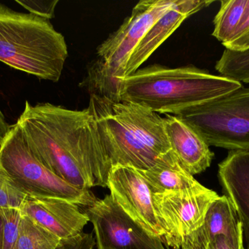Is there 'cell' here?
Instances as JSON below:
<instances>
[{
  "instance_id": "5bb4252c",
  "label": "cell",
  "mask_w": 249,
  "mask_h": 249,
  "mask_svg": "<svg viewBox=\"0 0 249 249\" xmlns=\"http://www.w3.org/2000/svg\"><path fill=\"white\" fill-rule=\"evenodd\" d=\"M163 121L171 150L181 167L193 176L204 172L214 157L210 146L177 115H165Z\"/></svg>"
},
{
  "instance_id": "6da1fadb",
  "label": "cell",
  "mask_w": 249,
  "mask_h": 249,
  "mask_svg": "<svg viewBox=\"0 0 249 249\" xmlns=\"http://www.w3.org/2000/svg\"><path fill=\"white\" fill-rule=\"evenodd\" d=\"M32 153L57 176L83 190L107 187L112 165L89 110L25 102L17 121Z\"/></svg>"
},
{
  "instance_id": "7c38bea8",
  "label": "cell",
  "mask_w": 249,
  "mask_h": 249,
  "mask_svg": "<svg viewBox=\"0 0 249 249\" xmlns=\"http://www.w3.org/2000/svg\"><path fill=\"white\" fill-rule=\"evenodd\" d=\"M213 2V1L205 0H174L173 5L149 28L135 48L124 69V77L137 71L140 66L179 27L187 18Z\"/></svg>"
},
{
  "instance_id": "7402d4cb",
  "label": "cell",
  "mask_w": 249,
  "mask_h": 249,
  "mask_svg": "<svg viewBox=\"0 0 249 249\" xmlns=\"http://www.w3.org/2000/svg\"><path fill=\"white\" fill-rule=\"evenodd\" d=\"M225 49L232 51H245L249 50V0L241 23L232 38L224 44Z\"/></svg>"
},
{
  "instance_id": "9a60e30c",
  "label": "cell",
  "mask_w": 249,
  "mask_h": 249,
  "mask_svg": "<svg viewBox=\"0 0 249 249\" xmlns=\"http://www.w3.org/2000/svg\"><path fill=\"white\" fill-rule=\"evenodd\" d=\"M219 235H224L236 245L244 247L241 222L231 202L224 195L212 205L201 228L187 237L182 247L205 245Z\"/></svg>"
},
{
  "instance_id": "30bf717a",
  "label": "cell",
  "mask_w": 249,
  "mask_h": 249,
  "mask_svg": "<svg viewBox=\"0 0 249 249\" xmlns=\"http://www.w3.org/2000/svg\"><path fill=\"white\" fill-rule=\"evenodd\" d=\"M107 187L113 200L132 219L165 244L166 234L157 216L153 193L139 171L132 167L112 166Z\"/></svg>"
},
{
  "instance_id": "603a6c76",
  "label": "cell",
  "mask_w": 249,
  "mask_h": 249,
  "mask_svg": "<svg viewBox=\"0 0 249 249\" xmlns=\"http://www.w3.org/2000/svg\"><path fill=\"white\" fill-rule=\"evenodd\" d=\"M18 4L24 7L29 13L49 19L54 17L58 0H16Z\"/></svg>"
},
{
  "instance_id": "52a82bcc",
  "label": "cell",
  "mask_w": 249,
  "mask_h": 249,
  "mask_svg": "<svg viewBox=\"0 0 249 249\" xmlns=\"http://www.w3.org/2000/svg\"><path fill=\"white\" fill-rule=\"evenodd\" d=\"M174 2V0H143L136 4L119 29L98 47L102 80L107 79L113 85L115 79L124 77V69L135 48Z\"/></svg>"
},
{
  "instance_id": "4fadbf2b",
  "label": "cell",
  "mask_w": 249,
  "mask_h": 249,
  "mask_svg": "<svg viewBox=\"0 0 249 249\" xmlns=\"http://www.w3.org/2000/svg\"><path fill=\"white\" fill-rule=\"evenodd\" d=\"M218 178L224 196L241 222L244 242L249 249V151L231 150L219 164Z\"/></svg>"
},
{
  "instance_id": "484cf974",
  "label": "cell",
  "mask_w": 249,
  "mask_h": 249,
  "mask_svg": "<svg viewBox=\"0 0 249 249\" xmlns=\"http://www.w3.org/2000/svg\"><path fill=\"white\" fill-rule=\"evenodd\" d=\"M58 249H87V248L79 241H72L63 243L62 245Z\"/></svg>"
},
{
  "instance_id": "7a4b0ae2",
  "label": "cell",
  "mask_w": 249,
  "mask_h": 249,
  "mask_svg": "<svg viewBox=\"0 0 249 249\" xmlns=\"http://www.w3.org/2000/svg\"><path fill=\"white\" fill-rule=\"evenodd\" d=\"M241 86L240 82L194 65L169 68L155 64L115 79L107 96L138 104L158 114L178 115Z\"/></svg>"
},
{
  "instance_id": "8fae6325",
  "label": "cell",
  "mask_w": 249,
  "mask_h": 249,
  "mask_svg": "<svg viewBox=\"0 0 249 249\" xmlns=\"http://www.w3.org/2000/svg\"><path fill=\"white\" fill-rule=\"evenodd\" d=\"M20 209L63 242L81 235L90 222L78 205L62 199L27 196Z\"/></svg>"
},
{
  "instance_id": "d4e9b609",
  "label": "cell",
  "mask_w": 249,
  "mask_h": 249,
  "mask_svg": "<svg viewBox=\"0 0 249 249\" xmlns=\"http://www.w3.org/2000/svg\"><path fill=\"white\" fill-rule=\"evenodd\" d=\"M10 127H11V125L7 123L5 116L0 109V145L2 143V142L4 141V139L8 134Z\"/></svg>"
},
{
  "instance_id": "ffe728a7",
  "label": "cell",
  "mask_w": 249,
  "mask_h": 249,
  "mask_svg": "<svg viewBox=\"0 0 249 249\" xmlns=\"http://www.w3.org/2000/svg\"><path fill=\"white\" fill-rule=\"evenodd\" d=\"M3 221L2 249H13L18 237L22 219V211L19 208H0Z\"/></svg>"
},
{
  "instance_id": "83f0119b",
  "label": "cell",
  "mask_w": 249,
  "mask_h": 249,
  "mask_svg": "<svg viewBox=\"0 0 249 249\" xmlns=\"http://www.w3.org/2000/svg\"><path fill=\"white\" fill-rule=\"evenodd\" d=\"M181 249H187L186 248H184V247H182V248H181Z\"/></svg>"
},
{
  "instance_id": "2e32d148",
  "label": "cell",
  "mask_w": 249,
  "mask_h": 249,
  "mask_svg": "<svg viewBox=\"0 0 249 249\" xmlns=\"http://www.w3.org/2000/svg\"><path fill=\"white\" fill-rule=\"evenodd\" d=\"M139 172L153 194L188 190L200 184L181 167L171 149L162 155L150 169Z\"/></svg>"
},
{
  "instance_id": "ba28073f",
  "label": "cell",
  "mask_w": 249,
  "mask_h": 249,
  "mask_svg": "<svg viewBox=\"0 0 249 249\" xmlns=\"http://www.w3.org/2000/svg\"><path fill=\"white\" fill-rule=\"evenodd\" d=\"M220 196L202 184L181 191L153 194L158 220L166 234L165 244L180 249L201 228L212 205Z\"/></svg>"
},
{
  "instance_id": "277c9868",
  "label": "cell",
  "mask_w": 249,
  "mask_h": 249,
  "mask_svg": "<svg viewBox=\"0 0 249 249\" xmlns=\"http://www.w3.org/2000/svg\"><path fill=\"white\" fill-rule=\"evenodd\" d=\"M68 57L51 20L0 3V61L40 80L58 82Z\"/></svg>"
},
{
  "instance_id": "4316f807",
  "label": "cell",
  "mask_w": 249,
  "mask_h": 249,
  "mask_svg": "<svg viewBox=\"0 0 249 249\" xmlns=\"http://www.w3.org/2000/svg\"><path fill=\"white\" fill-rule=\"evenodd\" d=\"M3 221L0 215V249H2Z\"/></svg>"
},
{
  "instance_id": "5b68a950",
  "label": "cell",
  "mask_w": 249,
  "mask_h": 249,
  "mask_svg": "<svg viewBox=\"0 0 249 249\" xmlns=\"http://www.w3.org/2000/svg\"><path fill=\"white\" fill-rule=\"evenodd\" d=\"M0 165L26 195L68 200L78 206H92L98 200L90 190L66 182L42 165L32 153L22 129L16 123L0 145Z\"/></svg>"
},
{
  "instance_id": "44dd1931",
  "label": "cell",
  "mask_w": 249,
  "mask_h": 249,
  "mask_svg": "<svg viewBox=\"0 0 249 249\" xmlns=\"http://www.w3.org/2000/svg\"><path fill=\"white\" fill-rule=\"evenodd\" d=\"M28 195L23 193L0 165V208H21Z\"/></svg>"
},
{
  "instance_id": "9c48e42d",
  "label": "cell",
  "mask_w": 249,
  "mask_h": 249,
  "mask_svg": "<svg viewBox=\"0 0 249 249\" xmlns=\"http://www.w3.org/2000/svg\"><path fill=\"white\" fill-rule=\"evenodd\" d=\"M97 249H165L162 241L149 235L132 219L110 194L88 207Z\"/></svg>"
},
{
  "instance_id": "f1b7e54d",
  "label": "cell",
  "mask_w": 249,
  "mask_h": 249,
  "mask_svg": "<svg viewBox=\"0 0 249 249\" xmlns=\"http://www.w3.org/2000/svg\"><path fill=\"white\" fill-rule=\"evenodd\" d=\"M245 249V248H244V249Z\"/></svg>"
},
{
  "instance_id": "d6986e66",
  "label": "cell",
  "mask_w": 249,
  "mask_h": 249,
  "mask_svg": "<svg viewBox=\"0 0 249 249\" xmlns=\"http://www.w3.org/2000/svg\"><path fill=\"white\" fill-rule=\"evenodd\" d=\"M220 76L240 83H249V50L232 51L225 49L215 64Z\"/></svg>"
},
{
  "instance_id": "8992f818",
  "label": "cell",
  "mask_w": 249,
  "mask_h": 249,
  "mask_svg": "<svg viewBox=\"0 0 249 249\" xmlns=\"http://www.w3.org/2000/svg\"><path fill=\"white\" fill-rule=\"evenodd\" d=\"M177 116L194 129L209 146L249 151V87L242 86Z\"/></svg>"
},
{
  "instance_id": "ac0fdd59",
  "label": "cell",
  "mask_w": 249,
  "mask_h": 249,
  "mask_svg": "<svg viewBox=\"0 0 249 249\" xmlns=\"http://www.w3.org/2000/svg\"><path fill=\"white\" fill-rule=\"evenodd\" d=\"M62 244L59 238L23 213L18 237L13 249H58Z\"/></svg>"
},
{
  "instance_id": "3957f363",
  "label": "cell",
  "mask_w": 249,
  "mask_h": 249,
  "mask_svg": "<svg viewBox=\"0 0 249 249\" xmlns=\"http://www.w3.org/2000/svg\"><path fill=\"white\" fill-rule=\"evenodd\" d=\"M87 109L112 167L147 171L171 149L163 118L145 107L93 92Z\"/></svg>"
},
{
  "instance_id": "e0dca14e",
  "label": "cell",
  "mask_w": 249,
  "mask_h": 249,
  "mask_svg": "<svg viewBox=\"0 0 249 249\" xmlns=\"http://www.w3.org/2000/svg\"><path fill=\"white\" fill-rule=\"evenodd\" d=\"M247 0H224L213 19L212 36L222 45L228 42L236 32L247 8Z\"/></svg>"
},
{
  "instance_id": "cb8c5ba5",
  "label": "cell",
  "mask_w": 249,
  "mask_h": 249,
  "mask_svg": "<svg viewBox=\"0 0 249 249\" xmlns=\"http://www.w3.org/2000/svg\"><path fill=\"white\" fill-rule=\"evenodd\" d=\"M182 247L187 249H243L244 248V247H241L234 244L224 235H219V236L216 237L205 245Z\"/></svg>"
}]
</instances>
